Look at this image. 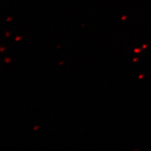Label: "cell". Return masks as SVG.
I'll use <instances>...</instances> for the list:
<instances>
[{
	"instance_id": "277c9868",
	"label": "cell",
	"mask_w": 151,
	"mask_h": 151,
	"mask_svg": "<svg viewBox=\"0 0 151 151\" xmlns=\"http://www.w3.org/2000/svg\"><path fill=\"white\" fill-rule=\"evenodd\" d=\"M38 128H39V127H35V129H34V130H37Z\"/></svg>"
},
{
	"instance_id": "3957f363",
	"label": "cell",
	"mask_w": 151,
	"mask_h": 151,
	"mask_svg": "<svg viewBox=\"0 0 151 151\" xmlns=\"http://www.w3.org/2000/svg\"><path fill=\"white\" fill-rule=\"evenodd\" d=\"M136 52H139L140 51V50H139V49H135V50Z\"/></svg>"
},
{
	"instance_id": "6da1fadb",
	"label": "cell",
	"mask_w": 151,
	"mask_h": 151,
	"mask_svg": "<svg viewBox=\"0 0 151 151\" xmlns=\"http://www.w3.org/2000/svg\"><path fill=\"white\" fill-rule=\"evenodd\" d=\"M20 39H21L20 37H17L16 38V40H20Z\"/></svg>"
},
{
	"instance_id": "7a4b0ae2",
	"label": "cell",
	"mask_w": 151,
	"mask_h": 151,
	"mask_svg": "<svg viewBox=\"0 0 151 151\" xmlns=\"http://www.w3.org/2000/svg\"><path fill=\"white\" fill-rule=\"evenodd\" d=\"M6 63H9V62H10V59H6Z\"/></svg>"
},
{
	"instance_id": "5b68a950",
	"label": "cell",
	"mask_w": 151,
	"mask_h": 151,
	"mask_svg": "<svg viewBox=\"0 0 151 151\" xmlns=\"http://www.w3.org/2000/svg\"><path fill=\"white\" fill-rule=\"evenodd\" d=\"M4 49V48H1V51H3Z\"/></svg>"
}]
</instances>
